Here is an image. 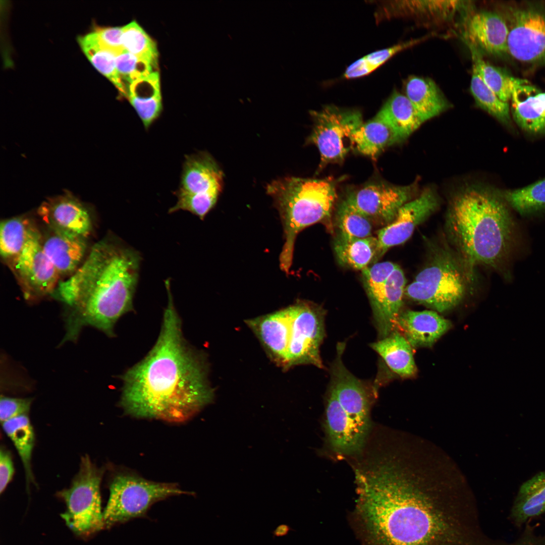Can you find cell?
I'll use <instances>...</instances> for the list:
<instances>
[{"instance_id": "33", "label": "cell", "mask_w": 545, "mask_h": 545, "mask_svg": "<svg viewBox=\"0 0 545 545\" xmlns=\"http://www.w3.org/2000/svg\"><path fill=\"white\" fill-rule=\"evenodd\" d=\"M471 51L473 61V71L501 100L508 102L511 99L516 78L484 60L478 53Z\"/></svg>"}, {"instance_id": "14", "label": "cell", "mask_w": 545, "mask_h": 545, "mask_svg": "<svg viewBox=\"0 0 545 545\" xmlns=\"http://www.w3.org/2000/svg\"><path fill=\"white\" fill-rule=\"evenodd\" d=\"M416 187V184L408 186L370 184L351 193L344 201L371 221L388 225L400 208L411 200Z\"/></svg>"}, {"instance_id": "21", "label": "cell", "mask_w": 545, "mask_h": 545, "mask_svg": "<svg viewBox=\"0 0 545 545\" xmlns=\"http://www.w3.org/2000/svg\"><path fill=\"white\" fill-rule=\"evenodd\" d=\"M42 242L46 255L60 276L72 275L79 267L86 252L85 238L72 233L51 230Z\"/></svg>"}, {"instance_id": "18", "label": "cell", "mask_w": 545, "mask_h": 545, "mask_svg": "<svg viewBox=\"0 0 545 545\" xmlns=\"http://www.w3.org/2000/svg\"><path fill=\"white\" fill-rule=\"evenodd\" d=\"M406 284L405 275L398 266L385 282L366 291L381 339L386 338L394 330L401 313Z\"/></svg>"}, {"instance_id": "38", "label": "cell", "mask_w": 545, "mask_h": 545, "mask_svg": "<svg viewBox=\"0 0 545 545\" xmlns=\"http://www.w3.org/2000/svg\"><path fill=\"white\" fill-rule=\"evenodd\" d=\"M390 6L396 8L398 14L408 15H432L447 17L455 12L462 4L457 1H399ZM395 12V13H396Z\"/></svg>"}, {"instance_id": "29", "label": "cell", "mask_w": 545, "mask_h": 545, "mask_svg": "<svg viewBox=\"0 0 545 545\" xmlns=\"http://www.w3.org/2000/svg\"><path fill=\"white\" fill-rule=\"evenodd\" d=\"M81 48L93 66L111 81L127 98V90L118 73L116 63L117 55L98 41L94 32L78 39Z\"/></svg>"}, {"instance_id": "39", "label": "cell", "mask_w": 545, "mask_h": 545, "mask_svg": "<svg viewBox=\"0 0 545 545\" xmlns=\"http://www.w3.org/2000/svg\"><path fill=\"white\" fill-rule=\"evenodd\" d=\"M116 63L120 77L123 83L126 81L128 87L133 82L157 71L149 62L126 50L116 56Z\"/></svg>"}, {"instance_id": "43", "label": "cell", "mask_w": 545, "mask_h": 545, "mask_svg": "<svg viewBox=\"0 0 545 545\" xmlns=\"http://www.w3.org/2000/svg\"><path fill=\"white\" fill-rule=\"evenodd\" d=\"M98 41L117 56L123 51L122 27L98 28L94 31Z\"/></svg>"}, {"instance_id": "34", "label": "cell", "mask_w": 545, "mask_h": 545, "mask_svg": "<svg viewBox=\"0 0 545 545\" xmlns=\"http://www.w3.org/2000/svg\"><path fill=\"white\" fill-rule=\"evenodd\" d=\"M122 28L124 50L146 60L157 70L158 51L156 43L135 21Z\"/></svg>"}, {"instance_id": "41", "label": "cell", "mask_w": 545, "mask_h": 545, "mask_svg": "<svg viewBox=\"0 0 545 545\" xmlns=\"http://www.w3.org/2000/svg\"><path fill=\"white\" fill-rule=\"evenodd\" d=\"M32 401L31 398L2 396L0 399V419L2 423L11 419L27 415Z\"/></svg>"}, {"instance_id": "6", "label": "cell", "mask_w": 545, "mask_h": 545, "mask_svg": "<svg viewBox=\"0 0 545 545\" xmlns=\"http://www.w3.org/2000/svg\"><path fill=\"white\" fill-rule=\"evenodd\" d=\"M468 282L456 255L447 248H438L431 252L427 263L406 287L405 295L415 302L443 312L461 302Z\"/></svg>"}, {"instance_id": "25", "label": "cell", "mask_w": 545, "mask_h": 545, "mask_svg": "<svg viewBox=\"0 0 545 545\" xmlns=\"http://www.w3.org/2000/svg\"><path fill=\"white\" fill-rule=\"evenodd\" d=\"M406 96L424 122L448 109V101L431 79L411 76L405 85Z\"/></svg>"}, {"instance_id": "1", "label": "cell", "mask_w": 545, "mask_h": 545, "mask_svg": "<svg viewBox=\"0 0 545 545\" xmlns=\"http://www.w3.org/2000/svg\"><path fill=\"white\" fill-rule=\"evenodd\" d=\"M157 340L145 357L122 375L119 404L137 418L180 422L213 400L202 355L184 337L170 288Z\"/></svg>"}, {"instance_id": "17", "label": "cell", "mask_w": 545, "mask_h": 545, "mask_svg": "<svg viewBox=\"0 0 545 545\" xmlns=\"http://www.w3.org/2000/svg\"><path fill=\"white\" fill-rule=\"evenodd\" d=\"M37 212L51 230L85 238L92 230L89 210L69 192L48 198L40 205Z\"/></svg>"}, {"instance_id": "4", "label": "cell", "mask_w": 545, "mask_h": 545, "mask_svg": "<svg viewBox=\"0 0 545 545\" xmlns=\"http://www.w3.org/2000/svg\"><path fill=\"white\" fill-rule=\"evenodd\" d=\"M266 191L273 198L282 220L285 240L280 266L288 272L297 234L330 215L336 198L335 187L327 180L287 177L271 182Z\"/></svg>"}, {"instance_id": "44", "label": "cell", "mask_w": 545, "mask_h": 545, "mask_svg": "<svg viewBox=\"0 0 545 545\" xmlns=\"http://www.w3.org/2000/svg\"><path fill=\"white\" fill-rule=\"evenodd\" d=\"M14 474V467L10 452L4 448L0 451V493L6 488Z\"/></svg>"}, {"instance_id": "2", "label": "cell", "mask_w": 545, "mask_h": 545, "mask_svg": "<svg viewBox=\"0 0 545 545\" xmlns=\"http://www.w3.org/2000/svg\"><path fill=\"white\" fill-rule=\"evenodd\" d=\"M141 258L117 239L107 238L93 246L84 262L57 288L72 310L65 340L76 339L87 325L114 336L117 321L133 310Z\"/></svg>"}, {"instance_id": "26", "label": "cell", "mask_w": 545, "mask_h": 545, "mask_svg": "<svg viewBox=\"0 0 545 545\" xmlns=\"http://www.w3.org/2000/svg\"><path fill=\"white\" fill-rule=\"evenodd\" d=\"M545 513V471L525 481L520 487L510 518L520 527L531 518Z\"/></svg>"}, {"instance_id": "40", "label": "cell", "mask_w": 545, "mask_h": 545, "mask_svg": "<svg viewBox=\"0 0 545 545\" xmlns=\"http://www.w3.org/2000/svg\"><path fill=\"white\" fill-rule=\"evenodd\" d=\"M399 265L390 261L375 263L362 270V277L366 291L385 282L394 270Z\"/></svg>"}, {"instance_id": "11", "label": "cell", "mask_w": 545, "mask_h": 545, "mask_svg": "<svg viewBox=\"0 0 545 545\" xmlns=\"http://www.w3.org/2000/svg\"><path fill=\"white\" fill-rule=\"evenodd\" d=\"M507 53L526 63L545 62V12L533 8H509Z\"/></svg>"}, {"instance_id": "10", "label": "cell", "mask_w": 545, "mask_h": 545, "mask_svg": "<svg viewBox=\"0 0 545 545\" xmlns=\"http://www.w3.org/2000/svg\"><path fill=\"white\" fill-rule=\"evenodd\" d=\"M311 114L314 125L309 139L317 147L321 162L342 160L353 146L352 133L363 123L361 113L326 106Z\"/></svg>"}, {"instance_id": "35", "label": "cell", "mask_w": 545, "mask_h": 545, "mask_svg": "<svg viewBox=\"0 0 545 545\" xmlns=\"http://www.w3.org/2000/svg\"><path fill=\"white\" fill-rule=\"evenodd\" d=\"M503 197L522 215L545 209V178L519 189L505 191Z\"/></svg>"}, {"instance_id": "20", "label": "cell", "mask_w": 545, "mask_h": 545, "mask_svg": "<svg viewBox=\"0 0 545 545\" xmlns=\"http://www.w3.org/2000/svg\"><path fill=\"white\" fill-rule=\"evenodd\" d=\"M396 326L413 347H431L451 327V322L433 311H406L399 315Z\"/></svg>"}, {"instance_id": "24", "label": "cell", "mask_w": 545, "mask_h": 545, "mask_svg": "<svg viewBox=\"0 0 545 545\" xmlns=\"http://www.w3.org/2000/svg\"><path fill=\"white\" fill-rule=\"evenodd\" d=\"M376 116L391 130L395 143L407 138L423 123L406 95L397 91Z\"/></svg>"}, {"instance_id": "27", "label": "cell", "mask_w": 545, "mask_h": 545, "mask_svg": "<svg viewBox=\"0 0 545 545\" xmlns=\"http://www.w3.org/2000/svg\"><path fill=\"white\" fill-rule=\"evenodd\" d=\"M390 368L403 377L414 375L416 371L411 346L398 332L370 344Z\"/></svg>"}, {"instance_id": "3", "label": "cell", "mask_w": 545, "mask_h": 545, "mask_svg": "<svg viewBox=\"0 0 545 545\" xmlns=\"http://www.w3.org/2000/svg\"><path fill=\"white\" fill-rule=\"evenodd\" d=\"M446 228L468 282L476 266L498 268L508 256L513 223L504 201L487 190L472 187L456 194Z\"/></svg>"}, {"instance_id": "15", "label": "cell", "mask_w": 545, "mask_h": 545, "mask_svg": "<svg viewBox=\"0 0 545 545\" xmlns=\"http://www.w3.org/2000/svg\"><path fill=\"white\" fill-rule=\"evenodd\" d=\"M439 205V198L431 188H426L418 196L405 203L393 221L378 231L375 260L390 248L409 239L416 227L431 215Z\"/></svg>"}, {"instance_id": "36", "label": "cell", "mask_w": 545, "mask_h": 545, "mask_svg": "<svg viewBox=\"0 0 545 545\" xmlns=\"http://www.w3.org/2000/svg\"><path fill=\"white\" fill-rule=\"evenodd\" d=\"M470 90L476 104L500 122L508 124L510 121L508 102L499 97L484 83L474 71Z\"/></svg>"}, {"instance_id": "30", "label": "cell", "mask_w": 545, "mask_h": 545, "mask_svg": "<svg viewBox=\"0 0 545 545\" xmlns=\"http://www.w3.org/2000/svg\"><path fill=\"white\" fill-rule=\"evenodd\" d=\"M2 424L4 431L15 446L23 463L27 487L35 483L31 458L35 444V434L27 415H21Z\"/></svg>"}, {"instance_id": "12", "label": "cell", "mask_w": 545, "mask_h": 545, "mask_svg": "<svg viewBox=\"0 0 545 545\" xmlns=\"http://www.w3.org/2000/svg\"><path fill=\"white\" fill-rule=\"evenodd\" d=\"M293 306L287 367L310 364L324 368L320 355L325 337L323 311L305 303Z\"/></svg>"}, {"instance_id": "31", "label": "cell", "mask_w": 545, "mask_h": 545, "mask_svg": "<svg viewBox=\"0 0 545 545\" xmlns=\"http://www.w3.org/2000/svg\"><path fill=\"white\" fill-rule=\"evenodd\" d=\"M351 140L359 152L372 157L388 145L395 143L391 130L376 115L356 129L352 134Z\"/></svg>"}, {"instance_id": "9", "label": "cell", "mask_w": 545, "mask_h": 545, "mask_svg": "<svg viewBox=\"0 0 545 545\" xmlns=\"http://www.w3.org/2000/svg\"><path fill=\"white\" fill-rule=\"evenodd\" d=\"M223 182V172L209 153L186 155L179 186L174 192L177 201L169 212L188 211L203 220L215 204Z\"/></svg>"}, {"instance_id": "13", "label": "cell", "mask_w": 545, "mask_h": 545, "mask_svg": "<svg viewBox=\"0 0 545 545\" xmlns=\"http://www.w3.org/2000/svg\"><path fill=\"white\" fill-rule=\"evenodd\" d=\"M12 261L26 299L42 297L57 289L60 276L44 252L41 235L36 229Z\"/></svg>"}, {"instance_id": "37", "label": "cell", "mask_w": 545, "mask_h": 545, "mask_svg": "<svg viewBox=\"0 0 545 545\" xmlns=\"http://www.w3.org/2000/svg\"><path fill=\"white\" fill-rule=\"evenodd\" d=\"M372 221L344 201L337 213L339 234L345 237L365 238L371 237Z\"/></svg>"}, {"instance_id": "5", "label": "cell", "mask_w": 545, "mask_h": 545, "mask_svg": "<svg viewBox=\"0 0 545 545\" xmlns=\"http://www.w3.org/2000/svg\"><path fill=\"white\" fill-rule=\"evenodd\" d=\"M370 404L369 388L357 378H346L330 388L325 425L336 452L352 455L361 450L369 428Z\"/></svg>"}, {"instance_id": "22", "label": "cell", "mask_w": 545, "mask_h": 545, "mask_svg": "<svg viewBox=\"0 0 545 545\" xmlns=\"http://www.w3.org/2000/svg\"><path fill=\"white\" fill-rule=\"evenodd\" d=\"M127 98L148 130L159 117L162 109L158 72L154 71L131 83L127 89Z\"/></svg>"}, {"instance_id": "7", "label": "cell", "mask_w": 545, "mask_h": 545, "mask_svg": "<svg viewBox=\"0 0 545 545\" xmlns=\"http://www.w3.org/2000/svg\"><path fill=\"white\" fill-rule=\"evenodd\" d=\"M103 511L105 529L145 517L155 503L173 496L190 495L173 483L148 480L130 474L117 475L110 485Z\"/></svg>"}, {"instance_id": "19", "label": "cell", "mask_w": 545, "mask_h": 545, "mask_svg": "<svg viewBox=\"0 0 545 545\" xmlns=\"http://www.w3.org/2000/svg\"><path fill=\"white\" fill-rule=\"evenodd\" d=\"M293 313L292 305L247 322L274 359L286 366Z\"/></svg>"}, {"instance_id": "45", "label": "cell", "mask_w": 545, "mask_h": 545, "mask_svg": "<svg viewBox=\"0 0 545 545\" xmlns=\"http://www.w3.org/2000/svg\"><path fill=\"white\" fill-rule=\"evenodd\" d=\"M375 70L364 56L347 68L344 77L348 79L361 77L368 75Z\"/></svg>"}, {"instance_id": "32", "label": "cell", "mask_w": 545, "mask_h": 545, "mask_svg": "<svg viewBox=\"0 0 545 545\" xmlns=\"http://www.w3.org/2000/svg\"><path fill=\"white\" fill-rule=\"evenodd\" d=\"M0 253L4 259H13L22 251L36 229L26 217H19L1 222Z\"/></svg>"}, {"instance_id": "23", "label": "cell", "mask_w": 545, "mask_h": 545, "mask_svg": "<svg viewBox=\"0 0 545 545\" xmlns=\"http://www.w3.org/2000/svg\"><path fill=\"white\" fill-rule=\"evenodd\" d=\"M538 91L527 80L516 78L511 98L512 112L522 129L532 133L545 134V117L536 97Z\"/></svg>"}, {"instance_id": "46", "label": "cell", "mask_w": 545, "mask_h": 545, "mask_svg": "<svg viewBox=\"0 0 545 545\" xmlns=\"http://www.w3.org/2000/svg\"><path fill=\"white\" fill-rule=\"evenodd\" d=\"M292 528L288 524H281L279 525L274 530L271 531L273 538L287 536Z\"/></svg>"}, {"instance_id": "8", "label": "cell", "mask_w": 545, "mask_h": 545, "mask_svg": "<svg viewBox=\"0 0 545 545\" xmlns=\"http://www.w3.org/2000/svg\"><path fill=\"white\" fill-rule=\"evenodd\" d=\"M102 476V471L89 456L82 457L70 487L58 493L66 506L61 517L77 536L87 538L105 529L100 491Z\"/></svg>"}, {"instance_id": "28", "label": "cell", "mask_w": 545, "mask_h": 545, "mask_svg": "<svg viewBox=\"0 0 545 545\" xmlns=\"http://www.w3.org/2000/svg\"><path fill=\"white\" fill-rule=\"evenodd\" d=\"M377 240L376 237L356 238L338 234L335 250L342 264L363 270L373 260L375 261Z\"/></svg>"}, {"instance_id": "42", "label": "cell", "mask_w": 545, "mask_h": 545, "mask_svg": "<svg viewBox=\"0 0 545 545\" xmlns=\"http://www.w3.org/2000/svg\"><path fill=\"white\" fill-rule=\"evenodd\" d=\"M431 36V35H427L420 38L403 42L392 46L372 52L364 57L370 65L376 70L397 53L427 39Z\"/></svg>"}, {"instance_id": "16", "label": "cell", "mask_w": 545, "mask_h": 545, "mask_svg": "<svg viewBox=\"0 0 545 545\" xmlns=\"http://www.w3.org/2000/svg\"><path fill=\"white\" fill-rule=\"evenodd\" d=\"M462 34L471 50L495 56L507 53L508 26L504 17L498 13H473L464 21Z\"/></svg>"}]
</instances>
